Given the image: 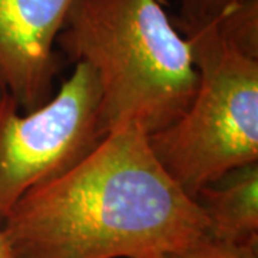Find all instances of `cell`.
I'll list each match as a JSON object with an SVG mask.
<instances>
[{
    "label": "cell",
    "mask_w": 258,
    "mask_h": 258,
    "mask_svg": "<svg viewBox=\"0 0 258 258\" xmlns=\"http://www.w3.org/2000/svg\"><path fill=\"white\" fill-rule=\"evenodd\" d=\"M19 258H158L207 232L138 122L109 131L63 175L28 192L2 225Z\"/></svg>",
    "instance_id": "6da1fadb"
},
{
    "label": "cell",
    "mask_w": 258,
    "mask_h": 258,
    "mask_svg": "<svg viewBox=\"0 0 258 258\" xmlns=\"http://www.w3.org/2000/svg\"><path fill=\"white\" fill-rule=\"evenodd\" d=\"M56 47L96 74L103 135L125 122L166 128L197 91L189 42L159 0H74Z\"/></svg>",
    "instance_id": "7a4b0ae2"
},
{
    "label": "cell",
    "mask_w": 258,
    "mask_h": 258,
    "mask_svg": "<svg viewBox=\"0 0 258 258\" xmlns=\"http://www.w3.org/2000/svg\"><path fill=\"white\" fill-rule=\"evenodd\" d=\"M186 39L198 72L195 95L184 115L149 134L148 142L194 200L205 185L258 162V59L212 26Z\"/></svg>",
    "instance_id": "3957f363"
},
{
    "label": "cell",
    "mask_w": 258,
    "mask_h": 258,
    "mask_svg": "<svg viewBox=\"0 0 258 258\" xmlns=\"http://www.w3.org/2000/svg\"><path fill=\"white\" fill-rule=\"evenodd\" d=\"M99 105L96 74L83 62L33 111H20L0 92V228L26 194L63 175L99 145L105 137Z\"/></svg>",
    "instance_id": "277c9868"
},
{
    "label": "cell",
    "mask_w": 258,
    "mask_h": 258,
    "mask_svg": "<svg viewBox=\"0 0 258 258\" xmlns=\"http://www.w3.org/2000/svg\"><path fill=\"white\" fill-rule=\"evenodd\" d=\"M74 0H0V92L20 111L55 93L57 36Z\"/></svg>",
    "instance_id": "5b68a950"
},
{
    "label": "cell",
    "mask_w": 258,
    "mask_h": 258,
    "mask_svg": "<svg viewBox=\"0 0 258 258\" xmlns=\"http://www.w3.org/2000/svg\"><path fill=\"white\" fill-rule=\"evenodd\" d=\"M194 201L203 211L210 235L258 244V162L238 166L205 185Z\"/></svg>",
    "instance_id": "8992f818"
},
{
    "label": "cell",
    "mask_w": 258,
    "mask_h": 258,
    "mask_svg": "<svg viewBox=\"0 0 258 258\" xmlns=\"http://www.w3.org/2000/svg\"><path fill=\"white\" fill-rule=\"evenodd\" d=\"M178 15L172 18L176 29L185 37L214 26L251 0H176Z\"/></svg>",
    "instance_id": "52a82bcc"
},
{
    "label": "cell",
    "mask_w": 258,
    "mask_h": 258,
    "mask_svg": "<svg viewBox=\"0 0 258 258\" xmlns=\"http://www.w3.org/2000/svg\"><path fill=\"white\" fill-rule=\"evenodd\" d=\"M212 28L242 53L258 59V0L245 3Z\"/></svg>",
    "instance_id": "ba28073f"
},
{
    "label": "cell",
    "mask_w": 258,
    "mask_h": 258,
    "mask_svg": "<svg viewBox=\"0 0 258 258\" xmlns=\"http://www.w3.org/2000/svg\"><path fill=\"white\" fill-rule=\"evenodd\" d=\"M158 258H258V244H240L212 237L208 232Z\"/></svg>",
    "instance_id": "9c48e42d"
},
{
    "label": "cell",
    "mask_w": 258,
    "mask_h": 258,
    "mask_svg": "<svg viewBox=\"0 0 258 258\" xmlns=\"http://www.w3.org/2000/svg\"><path fill=\"white\" fill-rule=\"evenodd\" d=\"M0 258H19L5 231L0 228Z\"/></svg>",
    "instance_id": "30bf717a"
}]
</instances>
